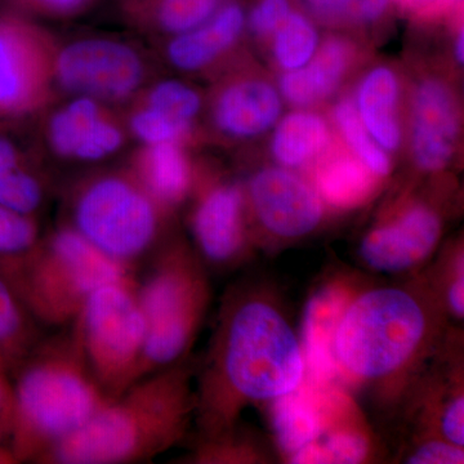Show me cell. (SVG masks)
<instances>
[{"label":"cell","instance_id":"cell-21","mask_svg":"<svg viewBox=\"0 0 464 464\" xmlns=\"http://www.w3.org/2000/svg\"><path fill=\"white\" fill-rule=\"evenodd\" d=\"M332 145L328 121L316 112L297 110L276 124L270 148L280 166L295 169L315 163Z\"/></svg>","mask_w":464,"mask_h":464},{"label":"cell","instance_id":"cell-38","mask_svg":"<svg viewBox=\"0 0 464 464\" xmlns=\"http://www.w3.org/2000/svg\"><path fill=\"white\" fill-rule=\"evenodd\" d=\"M2 366L3 362H0V439L8 433L12 435L14 414V387L5 381Z\"/></svg>","mask_w":464,"mask_h":464},{"label":"cell","instance_id":"cell-3","mask_svg":"<svg viewBox=\"0 0 464 464\" xmlns=\"http://www.w3.org/2000/svg\"><path fill=\"white\" fill-rule=\"evenodd\" d=\"M188 357L134 382L39 463L148 462L179 444L195 418Z\"/></svg>","mask_w":464,"mask_h":464},{"label":"cell","instance_id":"cell-32","mask_svg":"<svg viewBox=\"0 0 464 464\" xmlns=\"http://www.w3.org/2000/svg\"><path fill=\"white\" fill-rule=\"evenodd\" d=\"M190 128L191 123L177 121L149 106L137 112L132 119L133 133L149 146L179 143V140L188 133Z\"/></svg>","mask_w":464,"mask_h":464},{"label":"cell","instance_id":"cell-25","mask_svg":"<svg viewBox=\"0 0 464 464\" xmlns=\"http://www.w3.org/2000/svg\"><path fill=\"white\" fill-rule=\"evenodd\" d=\"M42 200L41 183L24 168L14 143L0 137V206L30 216Z\"/></svg>","mask_w":464,"mask_h":464},{"label":"cell","instance_id":"cell-16","mask_svg":"<svg viewBox=\"0 0 464 464\" xmlns=\"http://www.w3.org/2000/svg\"><path fill=\"white\" fill-rule=\"evenodd\" d=\"M355 57L353 43L342 36H331L317 47L306 65L286 72L280 78L282 99L304 109L323 102L340 88Z\"/></svg>","mask_w":464,"mask_h":464},{"label":"cell","instance_id":"cell-26","mask_svg":"<svg viewBox=\"0 0 464 464\" xmlns=\"http://www.w3.org/2000/svg\"><path fill=\"white\" fill-rule=\"evenodd\" d=\"M30 316L11 284L0 276V362L29 355L35 340Z\"/></svg>","mask_w":464,"mask_h":464},{"label":"cell","instance_id":"cell-4","mask_svg":"<svg viewBox=\"0 0 464 464\" xmlns=\"http://www.w3.org/2000/svg\"><path fill=\"white\" fill-rule=\"evenodd\" d=\"M27 356L14 387L12 448L16 459L39 463L112 399L72 332L42 342Z\"/></svg>","mask_w":464,"mask_h":464},{"label":"cell","instance_id":"cell-2","mask_svg":"<svg viewBox=\"0 0 464 464\" xmlns=\"http://www.w3.org/2000/svg\"><path fill=\"white\" fill-rule=\"evenodd\" d=\"M442 308L418 286L380 285L348 295L333 337L337 375L375 390H398L432 355Z\"/></svg>","mask_w":464,"mask_h":464},{"label":"cell","instance_id":"cell-11","mask_svg":"<svg viewBox=\"0 0 464 464\" xmlns=\"http://www.w3.org/2000/svg\"><path fill=\"white\" fill-rule=\"evenodd\" d=\"M441 219L426 204H411L398 216L368 232L359 255L372 270L401 274L423 264L438 246Z\"/></svg>","mask_w":464,"mask_h":464},{"label":"cell","instance_id":"cell-29","mask_svg":"<svg viewBox=\"0 0 464 464\" xmlns=\"http://www.w3.org/2000/svg\"><path fill=\"white\" fill-rule=\"evenodd\" d=\"M224 0H155V16L168 33L188 32L207 23Z\"/></svg>","mask_w":464,"mask_h":464},{"label":"cell","instance_id":"cell-42","mask_svg":"<svg viewBox=\"0 0 464 464\" xmlns=\"http://www.w3.org/2000/svg\"><path fill=\"white\" fill-rule=\"evenodd\" d=\"M463 39L464 34L462 30H460V32L458 33L456 44H454V54H456L457 63H460V65L463 63Z\"/></svg>","mask_w":464,"mask_h":464},{"label":"cell","instance_id":"cell-6","mask_svg":"<svg viewBox=\"0 0 464 464\" xmlns=\"http://www.w3.org/2000/svg\"><path fill=\"white\" fill-rule=\"evenodd\" d=\"M134 290L146 326L143 378L188 357L212 290L203 259L183 244L161 249Z\"/></svg>","mask_w":464,"mask_h":464},{"label":"cell","instance_id":"cell-27","mask_svg":"<svg viewBox=\"0 0 464 464\" xmlns=\"http://www.w3.org/2000/svg\"><path fill=\"white\" fill-rule=\"evenodd\" d=\"M333 121L346 148L380 179L389 176L392 163L389 154L374 141L357 114L351 99L341 100L333 110Z\"/></svg>","mask_w":464,"mask_h":464},{"label":"cell","instance_id":"cell-5","mask_svg":"<svg viewBox=\"0 0 464 464\" xmlns=\"http://www.w3.org/2000/svg\"><path fill=\"white\" fill-rule=\"evenodd\" d=\"M7 262L8 283L27 313L44 325H72L94 290L134 280L132 268L103 255L72 227Z\"/></svg>","mask_w":464,"mask_h":464},{"label":"cell","instance_id":"cell-22","mask_svg":"<svg viewBox=\"0 0 464 464\" xmlns=\"http://www.w3.org/2000/svg\"><path fill=\"white\" fill-rule=\"evenodd\" d=\"M33 93V58L25 30L14 21L0 20V115L23 111Z\"/></svg>","mask_w":464,"mask_h":464},{"label":"cell","instance_id":"cell-41","mask_svg":"<svg viewBox=\"0 0 464 464\" xmlns=\"http://www.w3.org/2000/svg\"><path fill=\"white\" fill-rule=\"evenodd\" d=\"M21 2L29 3L52 14H67L81 11L90 3V0H21Z\"/></svg>","mask_w":464,"mask_h":464},{"label":"cell","instance_id":"cell-8","mask_svg":"<svg viewBox=\"0 0 464 464\" xmlns=\"http://www.w3.org/2000/svg\"><path fill=\"white\" fill-rule=\"evenodd\" d=\"M158 206L142 186L123 177H101L76 198L72 228L103 255L134 271L158 241Z\"/></svg>","mask_w":464,"mask_h":464},{"label":"cell","instance_id":"cell-30","mask_svg":"<svg viewBox=\"0 0 464 464\" xmlns=\"http://www.w3.org/2000/svg\"><path fill=\"white\" fill-rule=\"evenodd\" d=\"M149 108L177 121L191 123L201 108L199 94L181 82L167 81L150 92Z\"/></svg>","mask_w":464,"mask_h":464},{"label":"cell","instance_id":"cell-18","mask_svg":"<svg viewBox=\"0 0 464 464\" xmlns=\"http://www.w3.org/2000/svg\"><path fill=\"white\" fill-rule=\"evenodd\" d=\"M401 84L395 70L375 66L360 82L355 108L368 132L386 152L396 151L402 142L400 118Z\"/></svg>","mask_w":464,"mask_h":464},{"label":"cell","instance_id":"cell-19","mask_svg":"<svg viewBox=\"0 0 464 464\" xmlns=\"http://www.w3.org/2000/svg\"><path fill=\"white\" fill-rule=\"evenodd\" d=\"M244 25L243 8L237 3H228L207 23L177 34L168 48V57L174 66L186 72L203 69L230 50L240 38Z\"/></svg>","mask_w":464,"mask_h":464},{"label":"cell","instance_id":"cell-13","mask_svg":"<svg viewBox=\"0 0 464 464\" xmlns=\"http://www.w3.org/2000/svg\"><path fill=\"white\" fill-rule=\"evenodd\" d=\"M243 191L221 183L204 192L192 215L198 255L204 264L226 267L237 264L246 246Z\"/></svg>","mask_w":464,"mask_h":464},{"label":"cell","instance_id":"cell-36","mask_svg":"<svg viewBox=\"0 0 464 464\" xmlns=\"http://www.w3.org/2000/svg\"><path fill=\"white\" fill-rule=\"evenodd\" d=\"M453 265L449 268L444 288L440 290V301L447 308L449 315L462 320L464 315V264L463 252H458L453 258Z\"/></svg>","mask_w":464,"mask_h":464},{"label":"cell","instance_id":"cell-12","mask_svg":"<svg viewBox=\"0 0 464 464\" xmlns=\"http://www.w3.org/2000/svg\"><path fill=\"white\" fill-rule=\"evenodd\" d=\"M459 106L447 82L427 76L415 85L411 110V154L424 172L450 163L459 140Z\"/></svg>","mask_w":464,"mask_h":464},{"label":"cell","instance_id":"cell-10","mask_svg":"<svg viewBox=\"0 0 464 464\" xmlns=\"http://www.w3.org/2000/svg\"><path fill=\"white\" fill-rule=\"evenodd\" d=\"M248 198L259 225L276 239H301L322 224L324 203L315 188L288 168L258 170Z\"/></svg>","mask_w":464,"mask_h":464},{"label":"cell","instance_id":"cell-34","mask_svg":"<svg viewBox=\"0 0 464 464\" xmlns=\"http://www.w3.org/2000/svg\"><path fill=\"white\" fill-rule=\"evenodd\" d=\"M411 464H457L464 462L463 448L444 439H431L420 442L406 457Z\"/></svg>","mask_w":464,"mask_h":464},{"label":"cell","instance_id":"cell-1","mask_svg":"<svg viewBox=\"0 0 464 464\" xmlns=\"http://www.w3.org/2000/svg\"><path fill=\"white\" fill-rule=\"evenodd\" d=\"M304 377L301 338L279 302L259 288L231 290L195 392L201 440L234 432L246 405L293 392Z\"/></svg>","mask_w":464,"mask_h":464},{"label":"cell","instance_id":"cell-23","mask_svg":"<svg viewBox=\"0 0 464 464\" xmlns=\"http://www.w3.org/2000/svg\"><path fill=\"white\" fill-rule=\"evenodd\" d=\"M271 426L275 440L288 458L315 441L322 432L323 417L315 391L304 384L271 401Z\"/></svg>","mask_w":464,"mask_h":464},{"label":"cell","instance_id":"cell-37","mask_svg":"<svg viewBox=\"0 0 464 464\" xmlns=\"http://www.w3.org/2000/svg\"><path fill=\"white\" fill-rule=\"evenodd\" d=\"M391 0H347L344 21L353 24H373L380 20Z\"/></svg>","mask_w":464,"mask_h":464},{"label":"cell","instance_id":"cell-35","mask_svg":"<svg viewBox=\"0 0 464 464\" xmlns=\"http://www.w3.org/2000/svg\"><path fill=\"white\" fill-rule=\"evenodd\" d=\"M440 439L457 447H464V398L462 392H454L439 411Z\"/></svg>","mask_w":464,"mask_h":464},{"label":"cell","instance_id":"cell-31","mask_svg":"<svg viewBox=\"0 0 464 464\" xmlns=\"http://www.w3.org/2000/svg\"><path fill=\"white\" fill-rule=\"evenodd\" d=\"M38 243V228L29 215L0 206V258L20 257Z\"/></svg>","mask_w":464,"mask_h":464},{"label":"cell","instance_id":"cell-7","mask_svg":"<svg viewBox=\"0 0 464 464\" xmlns=\"http://www.w3.org/2000/svg\"><path fill=\"white\" fill-rule=\"evenodd\" d=\"M136 280L94 290L72 325L92 374L111 399L141 380L146 326Z\"/></svg>","mask_w":464,"mask_h":464},{"label":"cell","instance_id":"cell-39","mask_svg":"<svg viewBox=\"0 0 464 464\" xmlns=\"http://www.w3.org/2000/svg\"><path fill=\"white\" fill-rule=\"evenodd\" d=\"M306 7L320 20L326 23L344 21L347 0H304Z\"/></svg>","mask_w":464,"mask_h":464},{"label":"cell","instance_id":"cell-15","mask_svg":"<svg viewBox=\"0 0 464 464\" xmlns=\"http://www.w3.org/2000/svg\"><path fill=\"white\" fill-rule=\"evenodd\" d=\"M50 141L61 157L100 160L121 148L123 136L103 121L94 100L83 96L52 118Z\"/></svg>","mask_w":464,"mask_h":464},{"label":"cell","instance_id":"cell-17","mask_svg":"<svg viewBox=\"0 0 464 464\" xmlns=\"http://www.w3.org/2000/svg\"><path fill=\"white\" fill-rule=\"evenodd\" d=\"M350 290L340 285L326 286L308 302L304 315L302 350L306 372L313 383L325 386L337 377L333 356V337Z\"/></svg>","mask_w":464,"mask_h":464},{"label":"cell","instance_id":"cell-33","mask_svg":"<svg viewBox=\"0 0 464 464\" xmlns=\"http://www.w3.org/2000/svg\"><path fill=\"white\" fill-rule=\"evenodd\" d=\"M292 12L289 0H259L250 11L248 25L250 32L258 38H268L283 25Z\"/></svg>","mask_w":464,"mask_h":464},{"label":"cell","instance_id":"cell-24","mask_svg":"<svg viewBox=\"0 0 464 464\" xmlns=\"http://www.w3.org/2000/svg\"><path fill=\"white\" fill-rule=\"evenodd\" d=\"M142 188L159 206L181 203L191 188V167L179 143L151 145L141 160Z\"/></svg>","mask_w":464,"mask_h":464},{"label":"cell","instance_id":"cell-14","mask_svg":"<svg viewBox=\"0 0 464 464\" xmlns=\"http://www.w3.org/2000/svg\"><path fill=\"white\" fill-rule=\"evenodd\" d=\"M282 94L261 78L234 82L222 90L213 108L218 130L234 139H253L267 132L282 115Z\"/></svg>","mask_w":464,"mask_h":464},{"label":"cell","instance_id":"cell-9","mask_svg":"<svg viewBox=\"0 0 464 464\" xmlns=\"http://www.w3.org/2000/svg\"><path fill=\"white\" fill-rule=\"evenodd\" d=\"M136 52L108 39L72 43L56 63L58 82L65 90L93 99L119 100L130 96L142 79Z\"/></svg>","mask_w":464,"mask_h":464},{"label":"cell","instance_id":"cell-40","mask_svg":"<svg viewBox=\"0 0 464 464\" xmlns=\"http://www.w3.org/2000/svg\"><path fill=\"white\" fill-rule=\"evenodd\" d=\"M457 0H399L400 5L418 16H438L448 11Z\"/></svg>","mask_w":464,"mask_h":464},{"label":"cell","instance_id":"cell-28","mask_svg":"<svg viewBox=\"0 0 464 464\" xmlns=\"http://www.w3.org/2000/svg\"><path fill=\"white\" fill-rule=\"evenodd\" d=\"M319 47V35L314 24L304 14L292 11L283 25L274 33L273 54L284 72H293L306 65Z\"/></svg>","mask_w":464,"mask_h":464},{"label":"cell","instance_id":"cell-20","mask_svg":"<svg viewBox=\"0 0 464 464\" xmlns=\"http://www.w3.org/2000/svg\"><path fill=\"white\" fill-rule=\"evenodd\" d=\"M314 164L311 186L335 209L362 206L377 188L378 177L347 148L332 145Z\"/></svg>","mask_w":464,"mask_h":464}]
</instances>
